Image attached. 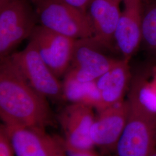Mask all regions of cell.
Listing matches in <instances>:
<instances>
[{"label":"cell","mask_w":156,"mask_h":156,"mask_svg":"<svg viewBox=\"0 0 156 156\" xmlns=\"http://www.w3.org/2000/svg\"><path fill=\"white\" fill-rule=\"evenodd\" d=\"M0 117L8 126L45 129L52 124L47 98L28 83L9 56L1 59Z\"/></svg>","instance_id":"1"},{"label":"cell","mask_w":156,"mask_h":156,"mask_svg":"<svg viewBox=\"0 0 156 156\" xmlns=\"http://www.w3.org/2000/svg\"><path fill=\"white\" fill-rule=\"evenodd\" d=\"M129 106L128 121L117 142L116 156H150L156 147V114L134 101Z\"/></svg>","instance_id":"2"},{"label":"cell","mask_w":156,"mask_h":156,"mask_svg":"<svg viewBox=\"0 0 156 156\" xmlns=\"http://www.w3.org/2000/svg\"><path fill=\"white\" fill-rule=\"evenodd\" d=\"M40 25L73 39L92 38L93 28L87 12L62 0H40L37 4Z\"/></svg>","instance_id":"3"},{"label":"cell","mask_w":156,"mask_h":156,"mask_svg":"<svg viewBox=\"0 0 156 156\" xmlns=\"http://www.w3.org/2000/svg\"><path fill=\"white\" fill-rule=\"evenodd\" d=\"M37 20L27 0H0V59L30 37Z\"/></svg>","instance_id":"4"},{"label":"cell","mask_w":156,"mask_h":156,"mask_svg":"<svg viewBox=\"0 0 156 156\" xmlns=\"http://www.w3.org/2000/svg\"><path fill=\"white\" fill-rule=\"evenodd\" d=\"M12 61L34 89L46 98L62 100V84L51 71L31 42L23 50L12 53Z\"/></svg>","instance_id":"5"},{"label":"cell","mask_w":156,"mask_h":156,"mask_svg":"<svg viewBox=\"0 0 156 156\" xmlns=\"http://www.w3.org/2000/svg\"><path fill=\"white\" fill-rule=\"evenodd\" d=\"M91 38L77 39L66 79L79 82L97 80L111 68L117 60L106 56Z\"/></svg>","instance_id":"6"},{"label":"cell","mask_w":156,"mask_h":156,"mask_svg":"<svg viewBox=\"0 0 156 156\" xmlns=\"http://www.w3.org/2000/svg\"><path fill=\"white\" fill-rule=\"evenodd\" d=\"M29 38L56 77L64 76L70 66L77 39L56 33L41 25L36 26Z\"/></svg>","instance_id":"7"},{"label":"cell","mask_w":156,"mask_h":156,"mask_svg":"<svg viewBox=\"0 0 156 156\" xmlns=\"http://www.w3.org/2000/svg\"><path fill=\"white\" fill-rule=\"evenodd\" d=\"M94 108L82 104H70L58 116L64 134L62 140L66 149H93L90 131L95 116Z\"/></svg>","instance_id":"8"},{"label":"cell","mask_w":156,"mask_h":156,"mask_svg":"<svg viewBox=\"0 0 156 156\" xmlns=\"http://www.w3.org/2000/svg\"><path fill=\"white\" fill-rule=\"evenodd\" d=\"M129 112L127 100L97 112L90 131L95 147L104 151L115 152L127 123Z\"/></svg>","instance_id":"9"},{"label":"cell","mask_w":156,"mask_h":156,"mask_svg":"<svg viewBox=\"0 0 156 156\" xmlns=\"http://www.w3.org/2000/svg\"><path fill=\"white\" fill-rule=\"evenodd\" d=\"M115 34V42L124 58L130 60L142 42V0H124Z\"/></svg>","instance_id":"10"},{"label":"cell","mask_w":156,"mask_h":156,"mask_svg":"<svg viewBox=\"0 0 156 156\" xmlns=\"http://www.w3.org/2000/svg\"><path fill=\"white\" fill-rule=\"evenodd\" d=\"M116 0H91L87 9L93 35L91 38L102 49H112L122 11Z\"/></svg>","instance_id":"11"},{"label":"cell","mask_w":156,"mask_h":156,"mask_svg":"<svg viewBox=\"0 0 156 156\" xmlns=\"http://www.w3.org/2000/svg\"><path fill=\"white\" fill-rule=\"evenodd\" d=\"M129 61L124 58L117 60L108 71L95 80L100 93L101 111L124 101L132 79Z\"/></svg>","instance_id":"12"},{"label":"cell","mask_w":156,"mask_h":156,"mask_svg":"<svg viewBox=\"0 0 156 156\" xmlns=\"http://www.w3.org/2000/svg\"><path fill=\"white\" fill-rule=\"evenodd\" d=\"M16 156H50V136L45 129L2 124Z\"/></svg>","instance_id":"13"},{"label":"cell","mask_w":156,"mask_h":156,"mask_svg":"<svg viewBox=\"0 0 156 156\" xmlns=\"http://www.w3.org/2000/svg\"><path fill=\"white\" fill-rule=\"evenodd\" d=\"M62 100L71 104H82L91 106L97 112L101 109L100 93L95 80L89 82L64 79Z\"/></svg>","instance_id":"14"},{"label":"cell","mask_w":156,"mask_h":156,"mask_svg":"<svg viewBox=\"0 0 156 156\" xmlns=\"http://www.w3.org/2000/svg\"><path fill=\"white\" fill-rule=\"evenodd\" d=\"M128 100L138 103L145 110L156 114V85L144 75L132 78L128 89Z\"/></svg>","instance_id":"15"},{"label":"cell","mask_w":156,"mask_h":156,"mask_svg":"<svg viewBox=\"0 0 156 156\" xmlns=\"http://www.w3.org/2000/svg\"><path fill=\"white\" fill-rule=\"evenodd\" d=\"M142 44L156 58V0L146 7L143 5Z\"/></svg>","instance_id":"16"},{"label":"cell","mask_w":156,"mask_h":156,"mask_svg":"<svg viewBox=\"0 0 156 156\" xmlns=\"http://www.w3.org/2000/svg\"><path fill=\"white\" fill-rule=\"evenodd\" d=\"M15 154L12 148L3 126L0 128V156H14Z\"/></svg>","instance_id":"17"},{"label":"cell","mask_w":156,"mask_h":156,"mask_svg":"<svg viewBox=\"0 0 156 156\" xmlns=\"http://www.w3.org/2000/svg\"><path fill=\"white\" fill-rule=\"evenodd\" d=\"M50 156H67L62 140L50 136Z\"/></svg>","instance_id":"18"},{"label":"cell","mask_w":156,"mask_h":156,"mask_svg":"<svg viewBox=\"0 0 156 156\" xmlns=\"http://www.w3.org/2000/svg\"><path fill=\"white\" fill-rule=\"evenodd\" d=\"M67 156H100L93 149H66Z\"/></svg>","instance_id":"19"},{"label":"cell","mask_w":156,"mask_h":156,"mask_svg":"<svg viewBox=\"0 0 156 156\" xmlns=\"http://www.w3.org/2000/svg\"><path fill=\"white\" fill-rule=\"evenodd\" d=\"M64 2L84 12H87L91 0H62Z\"/></svg>","instance_id":"20"},{"label":"cell","mask_w":156,"mask_h":156,"mask_svg":"<svg viewBox=\"0 0 156 156\" xmlns=\"http://www.w3.org/2000/svg\"><path fill=\"white\" fill-rule=\"evenodd\" d=\"M151 80L156 84V66L152 68L151 71Z\"/></svg>","instance_id":"21"},{"label":"cell","mask_w":156,"mask_h":156,"mask_svg":"<svg viewBox=\"0 0 156 156\" xmlns=\"http://www.w3.org/2000/svg\"><path fill=\"white\" fill-rule=\"evenodd\" d=\"M150 156H156V149L152 152V153L151 154V155Z\"/></svg>","instance_id":"22"},{"label":"cell","mask_w":156,"mask_h":156,"mask_svg":"<svg viewBox=\"0 0 156 156\" xmlns=\"http://www.w3.org/2000/svg\"><path fill=\"white\" fill-rule=\"evenodd\" d=\"M31 1L33 2L34 4H35V5H37V4L39 2V1L40 0H31Z\"/></svg>","instance_id":"23"},{"label":"cell","mask_w":156,"mask_h":156,"mask_svg":"<svg viewBox=\"0 0 156 156\" xmlns=\"http://www.w3.org/2000/svg\"><path fill=\"white\" fill-rule=\"evenodd\" d=\"M116 1H119V2H121V1H124V0H116Z\"/></svg>","instance_id":"24"},{"label":"cell","mask_w":156,"mask_h":156,"mask_svg":"<svg viewBox=\"0 0 156 156\" xmlns=\"http://www.w3.org/2000/svg\"></svg>","instance_id":"25"}]
</instances>
